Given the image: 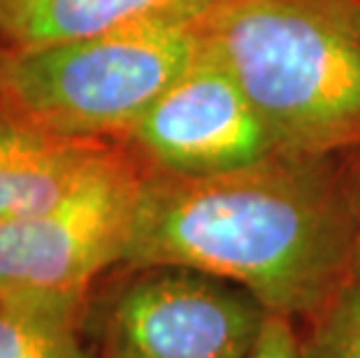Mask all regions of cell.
Here are the masks:
<instances>
[{"mask_svg": "<svg viewBox=\"0 0 360 358\" xmlns=\"http://www.w3.org/2000/svg\"><path fill=\"white\" fill-rule=\"evenodd\" d=\"M356 238L330 156L279 151L210 177L144 165L124 265L205 272L293 321L314 319L349 281Z\"/></svg>", "mask_w": 360, "mask_h": 358, "instance_id": "cell-1", "label": "cell"}, {"mask_svg": "<svg viewBox=\"0 0 360 358\" xmlns=\"http://www.w3.org/2000/svg\"><path fill=\"white\" fill-rule=\"evenodd\" d=\"M202 35L281 151L360 149V0H217Z\"/></svg>", "mask_w": 360, "mask_h": 358, "instance_id": "cell-2", "label": "cell"}, {"mask_svg": "<svg viewBox=\"0 0 360 358\" xmlns=\"http://www.w3.org/2000/svg\"><path fill=\"white\" fill-rule=\"evenodd\" d=\"M202 42L200 19L3 51L0 98L58 133L124 142Z\"/></svg>", "mask_w": 360, "mask_h": 358, "instance_id": "cell-3", "label": "cell"}, {"mask_svg": "<svg viewBox=\"0 0 360 358\" xmlns=\"http://www.w3.org/2000/svg\"><path fill=\"white\" fill-rule=\"evenodd\" d=\"M142 177L144 163L121 142L53 207L0 224V288L89 291L124 265Z\"/></svg>", "mask_w": 360, "mask_h": 358, "instance_id": "cell-4", "label": "cell"}, {"mask_svg": "<svg viewBox=\"0 0 360 358\" xmlns=\"http://www.w3.org/2000/svg\"><path fill=\"white\" fill-rule=\"evenodd\" d=\"M267 312L226 279L188 268H137L107 300L103 358H247Z\"/></svg>", "mask_w": 360, "mask_h": 358, "instance_id": "cell-5", "label": "cell"}, {"mask_svg": "<svg viewBox=\"0 0 360 358\" xmlns=\"http://www.w3.org/2000/svg\"><path fill=\"white\" fill-rule=\"evenodd\" d=\"M124 142L147 167L181 177L235 172L281 151L263 114L205 42Z\"/></svg>", "mask_w": 360, "mask_h": 358, "instance_id": "cell-6", "label": "cell"}, {"mask_svg": "<svg viewBox=\"0 0 360 358\" xmlns=\"http://www.w3.org/2000/svg\"><path fill=\"white\" fill-rule=\"evenodd\" d=\"M119 144L58 133L0 98V224L53 207Z\"/></svg>", "mask_w": 360, "mask_h": 358, "instance_id": "cell-7", "label": "cell"}, {"mask_svg": "<svg viewBox=\"0 0 360 358\" xmlns=\"http://www.w3.org/2000/svg\"><path fill=\"white\" fill-rule=\"evenodd\" d=\"M217 0H0V49L24 51L112 30L200 21Z\"/></svg>", "mask_w": 360, "mask_h": 358, "instance_id": "cell-8", "label": "cell"}, {"mask_svg": "<svg viewBox=\"0 0 360 358\" xmlns=\"http://www.w3.org/2000/svg\"><path fill=\"white\" fill-rule=\"evenodd\" d=\"M89 291L0 288V358H94Z\"/></svg>", "mask_w": 360, "mask_h": 358, "instance_id": "cell-9", "label": "cell"}, {"mask_svg": "<svg viewBox=\"0 0 360 358\" xmlns=\"http://www.w3.org/2000/svg\"><path fill=\"white\" fill-rule=\"evenodd\" d=\"M309 321L302 358H360V286L354 279Z\"/></svg>", "mask_w": 360, "mask_h": 358, "instance_id": "cell-10", "label": "cell"}, {"mask_svg": "<svg viewBox=\"0 0 360 358\" xmlns=\"http://www.w3.org/2000/svg\"><path fill=\"white\" fill-rule=\"evenodd\" d=\"M247 358H302V340L295 335L293 321L279 314H267Z\"/></svg>", "mask_w": 360, "mask_h": 358, "instance_id": "cell-11", "label": "cell"}, {"mask_svg": "<svg viewBox=\"0 0 360 358\" xmlns=\"http://www.w3.org/2000/svg\"><path fill=\"white\" fill-rule=\"evenodd\" d=\"M347 186H349L351 207H354V217H356V226H358V235H360V165H358L354 177L347 179Z\"/></svg>", "mask_w": 360, "mask_h": 358, "instance_id": "cell-12", "label": "cell"}, {"mask_svg": "<svg viewBox=\"0 0 360 358\" xmlns=\"http://www.w3.org/2000/svg\"><path fill=\"white\" fill-rule=\"evenodd\" d=\"M360 286V235L356 238V249H354V261H351V277Z\"/></svg>", "mask_w": 360, "mask_h": 358, "instance_id": "cell-13", "label": "cell"}, {"mask_svg": "<svg viewBox=\"0 0 360 358\" xmlns=\"http://www.w3.org/2000/svg\"><path fill=\"white\" fill-rule=\"evenodd\" d=\"M0 63H3V49H0Z\"/></svg>", "mask_w": 360, "mask_h": 358, "instance_id": "cell-14", "label": "cell"}, {"mask_svg": "<svg viewBox=\"0 0 360 358\" xmlns=\"http://www.w3.org/2000/svg\"><path fill=\"white\" fill-rule=\"evenodd\" d=\"M101 358H103V356H101Z\"/></svg>", "mask_w": 360, "mask_h": 358, "instance_id": "cell-15", "label": "cell"}]
</instances>
